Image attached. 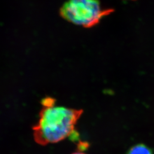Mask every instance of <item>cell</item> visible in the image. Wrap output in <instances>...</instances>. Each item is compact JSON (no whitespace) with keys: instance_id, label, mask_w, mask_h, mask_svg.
<instances>
[{"instance_id":"1","label":"cell","mask_w":154,"mask_h":154,"mask_svg":"<svg viewBox=\"0 0 154 154\" xmlns=\"http://www.w3.org/2000/svg\"><path fill=\"white\" fill-rule=\"evenodd\" d=\"M42 108L39 120L33 127V137L41 146L58 143L69 137L78 139L75 126L83 110L56 105V100L51 97L42 100Z\"/></svg>"},{"instance_id":"2","label":"cell","mask_w":154,"mask_h":154,"mask_svg":"<svg viewBox=\"0 0 154 154\" xmlns=\"http://www.w3.org/2000/svg\"><path fill=\"white\" fill-rule=\"evenodd\" d=\"M112 10L103 9L98 0H68L61 8L62 17L69 22L91 28Z\"/></svg>"},{"instance_id":"3","label":"cell","mask_w":154,"mask_h":154,"mask_svg":"<svg viewBox=\"0 0 154 154\" xmlns=\"http://www.w3.org/2000/svg\"><path fill=\"white\" fill-rule=\"evenodd\" d=\"M125 154H154V152L152 149L147 145L139 143L130 147Z\"/></svg>"},{"instance_id":"4","label":"cell","mask_w":154,"mask_h":154,"mask_svg":"<svg viewBox=\"0 0 154 154\" xmlns=\"http://www.w3.org/2000/svg\"><path fill=\"white\" fill-rule=\"evenodd\" d=\"M72 154H85V153H84V152H83L82 151H79V150H78V151H76V152H73V153H72Z\"/></svg>"}]
</instances>
